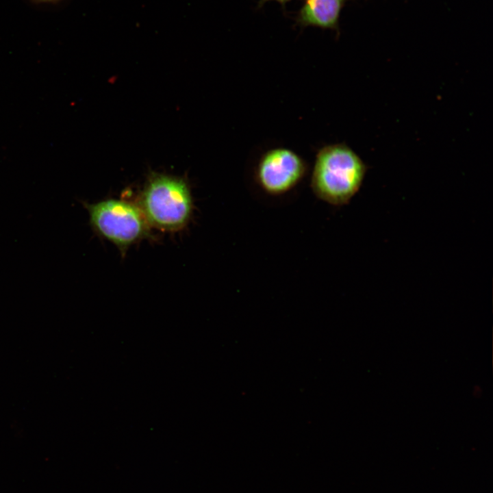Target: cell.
Wrapping results in <instances>:
<instances>
[{
	"instance_id": "6",
	"label": "cell",
	"mask_w": 493,
	"mask_h": 493,
	"mask_svg": "<svg viewBox=\"0 0 493 493\" xmlns=\"http://www.w3.org/2000/svg\"><path fill=\"white\" fill-rule=\"evenodd\" d=\"M270 1H275L280 3L282 6H285L287 3L290 2L292 0H260L258 3V7L260 8L263 6L266 2Z\"/></svg>"
},
{
	"instance_id": "1",
	"label": "cell",
	"mask_w": 493,
	"mask_h": 493,
	"mask_svg": "<svg viewBox=\"0 0 493 493\" xmlns=\"http://www.w3.org/2000/svg\"><path fill=\"white\" fill-rule=\"evenodd\" d=\"M367 168L346 144H327L316 153L310 187L319 199L336 206L346 205L360 189Z\"/></svg>"
},
{
	"instance_id": "3",
	"label": "cell",
	"mask_w": 493,
	"mask_h": 493,
	"mask_svg": "<svg viewBox=\"0 0 493 493\" xmlns=\"http://www.w3.org/2000/svg\"><path fill=\"white\" fill-rule=\"evenodd\" d=\"M81 203L93 231L122 251L149 236L150 225L137 204L113 199Z\"/></svg>"
},
{
	"instance_id": "4",
	"label": "cell",
	"mask_w": 493,
	"mask_h": 493,
	"mask_svg": "<svg viewBox=\"0 0 493 493\" xmlns=\"http://www.w3.org/2000/svg\"><path fill=\"white\" fill-rule=\"evenodd\" d=\"M308 166L294 151L285 147L267 150L259 158L254 177L268 194L279 196L294 188L305 177Z\"/></svg>"
},
{
	"instance_id": "5",
	"label": "cell",
	"mask_w": 493,
	"mask_h": 493,
	"mask_svg": "<svg viewBox=\"0 0 493 493\" xmlns=\"http://www.w3.org/2000/svg\"><path fill=\"white\" fill-rule=\"evenodd\" d=\"M346 1L304 0L296 15V25L338 30L340 13Z\"/></svg>"
},
{
	"instance_id": "7",
	"label": "cell",
	"mask_w": 493,
	"mask_h": 493,
	"mask_svg": "<svg viewBox=\"0 0 493 493\" xmlns=\"http://www.w3.org/2000/svg\"><path fill=\"white\" fill-rule=\"evenodd\" d=\"M34 1H35L36 2H39V3H54V2L58 1L60 0H34Z\"/></svg>"
},
{
	"instance_id": "2",
	"label": "cell",
	"mask_w": 493,
	"mask_h": 493,
	"mask_svg": "<svg viewBox=\"0 0 493 493\" xmlns=\"http://www.w3.org/2000/svg\"><path fill=\"white\" fill-rule=\"evenodd\" d=\"M138 205L149 225L164 231L184 228L193 211L192 198L186 183L162 175L149 179Z\"/></svg>"
}]
</instances>
